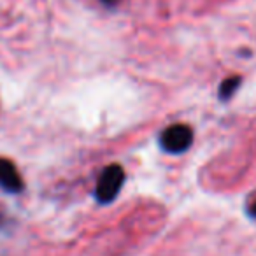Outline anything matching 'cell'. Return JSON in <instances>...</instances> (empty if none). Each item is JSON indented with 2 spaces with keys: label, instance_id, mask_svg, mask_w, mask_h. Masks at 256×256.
<instances>
[{
  "label": "cell",
  "instance_id": "8992f818",
  "mask_svg": "<svg viewBox=\"0 0 256 256\" xmlns=\"http://www.w3.org/2000/svg\"><path fill=\"white\" fill-rule=\"evenodd\" d=\"M248 212H249V216H251V218H254V220H256V202H254V204H251V206H249Z\"/></svg>",
  "mask_w": 256,
  "mask_h": 256
},
{
  "label": "cell",
  "instance_id": "7a4b0ae2",
  "mask_svg": "<svg viewBox=\"0 0 256 256\" xmlns=\"http://www.w3.org/2000/svg\"><path fill=\"white\" fill-rule=\"evenodd\" d=\"M193 144V130L184 123H176L167 126L160 136V146L172 154L184 153Z\"/></svg>",
  "mask_w": 256,
  "mask_h": 256
},
{
  "label": "cell",
  "instance_id": "3957f363",
  "mask_svg": "<svg viewBox=\"0 0 256 256\" xmlns=\"http://www.w3.org/2000/svg\"><path fill=\"white\" fill-rule=\"evenodd\" d=\"M0 188L8 193H12V195L22 193L25 188L16 165L8 158H0Z\"/></svg>",
  "mask_w": 256,
  "mask_h": 256
},
{
  "label": "cell",
  "instance_id": "6da1fadb",
  "mask_svg": "<svg viewBox=\"0 0 256 256\" xmlns=\"http://www.w3.org/2000/svg\"><path fill=\"white\" fill-rule=\"evenodd\" d=\"M124 182V170L121 165L112 164L107 165L100 174L98 181H96L95 188V198L98 204H110L116 200V196L120 195L121 188Z\"/></svg>",
  "mask_w": 256,
  "mask_h": 256
},
{
  "label": "cell",
  "instance_id": "5b68a950",
  "mask_svg": "<svg viewBox=\"0 0 256 256\" xmlns=\"http://www.w3.org/2000/svg\"><path fill=\"white\" fill-rule=\"evenodd\" d=\"M98 2L102 6H106V8H114V6H116L120 0H98Z\"/></svg>",
  "mask_w": 256,
  "mask_h": 256
},
{
  "label": "cell",
  "instance_id": "277c9868",
  "mask_svg": "<svg viewBox=\"0 0 256 256\" xmlns=\"http://www.w3.org/2000/svg\"><path fill=\"white\" fill-rule=\"evenodd\" d=\"M240 76H232V78H226L223 82H221L220 86V92H218V95H220V98L223 100V102H226V100H230L232 96L235 95V92L238 90V86H240Z\"/></svg>",
  "mask_w": 256,
  "mask_h": 256
}]
</instances>
